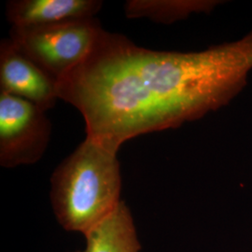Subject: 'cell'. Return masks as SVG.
Listing matches in <instances>:
<instances>
[{"label":"cell","mask_w":252,"mask_h":252,"mask_svg":"<svg viewBox=\"0 0 252 252\" xmlns=\"http://www.w3.org/2000/svg\"><path fill=\"white\" fill-rule=\"evenodd\" d=\"M252 70V30L199 52L153 51L101 31L88 56L57 81L84 118L86 137L117 154L137 135L178 128L227 106Z\"/></svg>","instance_id":"cell-1"},{"label":"cell","mask_w":252,"mask_h":252,"mask_svg":"<svg viewBox=\"0 0 252 252\" xmlns=\"http://www.w3.org/2000/svg\"><path fill=\"white\" fill-rule=\"evenodd\" d=\"M121 190L117 154L86 137L55 168L50 197L58 223L85 235L117 208Z\"/></svg>","instance_id":"cell-2"},{"label":"cell","mask_w":252,"mask_h":252,"mask_svg":"<svg viewBox=\"0 0 252 252\" xmlns=\"http://www.w3.org/2000/svg\"><path fill=\"white\" fill-rule=\"evenodd\" d=\"M102 30L98 20L81 19L11 27L9 38L21 53L58 81L88 56Z\"/></svg>","instance_id":"cell-3"},{"label":"cell","mask_w":252,"mask_h":252,"mask_svg":"<svg viewBox=\"0 0 252 252\" xmlns=\"http://www.w3.org/2000/svg\"><path fill=\"white\" fill-rule=\"evenodd\" d=\"M52 134L46 111L18 96L0 93V164H33L45 153Z\"/></svg>","instance_id":"cell-4"},{"label":"cell","mask_w":252,"mask_h":252,"mask_svg":"<svg viewBox=\"0 0 252 252\" xmlns=\"http://www.w3.org/2000/svg\"><path fill=\"white\" fill-rule=\"evenodd\" d=\"M0 93L27 100L47 111L57 102V81L21 53L9 38L0 42Z\"/></svg>","instance_id":"cell-5"},{"label":"cell","mask_w":252,"mask_h":252,"mask_svg":"<svg viewBox=\"0 0 252 252\" xmlns=\"http://www.w3.org/2000/svg\"><path fill=\"white\" fill-rule=\"evenodd\" d=\"M100 0H12L6 6L11 27H36L94 18Z\"/></svg>","instance_id":"cell-6"},{"label":"cell","mask_w":252,"mask_h":252,"mask_svg":"<svg viewBox=\"0 0 252 252\" xmlns=\"http://www.w3.org/2000/svg\"><path fill=\"white\" fill-rule=\"evenodd\" d=\"M85 248L74 252H140L134 219L126 202L84 235Z\"/></svg>","instance_id":"cell-7"},{"label":"cell","mask_w":252,"mask_h":252,"mask_svg":"<svg viewBox=\"0 0 252 252\" xmlns=\"http://www.w3.org/2000/svg\"><path fill=\"white\" fill-rule=\"evenodd\" d=\"M220 4V0H129L125 4V12L127 18H147L170 25L192 14L210 13Z\"/></svg>","instance_id":"cell-8"}]
</instances>
